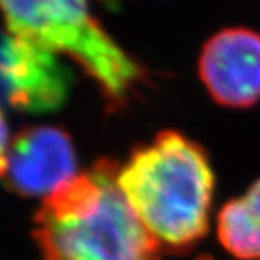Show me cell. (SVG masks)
<instances>
[{"label": "cell", "instance_id": "obj_1", "mask_svg": "<svg viewBox=\"0 0 260 260\" xmlns=\"http://www.w3.org/2000/svg\"><path fill=\"white\" fill-rule=\"evenodd\" d=\"M118 171L99 160L46 196L33 231L44 260H158L160 243L122 194Z\"/></svg>", "mask_w": 260, "mask_h": 260}, {"label": "cell", "instance_id": "obj_2", "mask_svg": "<svg viewBox=\"0 0 260 260\" xmlns=\"http://www.w3.org/2000/svg\"><path fill=\"white\" fill-rule=\"evenodd\" d=\"M118 185L160 246L187 251L206 237L215 174L196 141L174 130L160 132L119 168Z\"/></svg>", "mask_w": 260, "mask_h": 260}, {"label": "cell", "instance_id": "obj_3", "mask_svg": "<svg viewBox=\"0 0 260 260\" xmlns=\"http://www.w3.org/2000/svg\"><path fill=\"white\" fill-rule=\"evenodd\" d=\"M11 36L71 57L122 107L144 79L143 68L119 47L89 11L88 0H0Z\"/></svg>", "mask_w": 260, "mask_h": 260}, {"label": "cell", "instance_id": "obj_4", "mask_svg": "<svg viewBox=\"0 0 260 260\" xmlns=\"http://www.w3.org/2000/svg\"><path fill=\"white\" fill-rule=\"evenodd\" d=\"M199 77L212 99L229 108L260 101V33L248 27L216 31L204 44Z\"/></svg>", "mask_w": 260, "mask_h": 260}, {"label": "cell", "instance_id": "obj_5", "mask_svg": "<svg viewBox=\"0 0 260 260\" xmlns=\"http://www.w3.org/2000/svg\"><path fill=\"white\" fill-rule=\"evenodd\" d=\"M71 85V71L53 52L11 35L0 46V86L11 107L53 111L66 102Z\"/></svg>", "mask_w": 260, "mask_h": 260}, {"label": "cell", "instance_id": "obj_6", "mask_svg": "<svg viewBox=\"0 0 260 260\" xmlns=\"http://www.w3.org/2000/svg\"><path fill=\"white\" fill-rule=\"evenodd\" d=\"M76 166L74 144L64 130L28 127L8 146L4 177L8 188L22 196H49L76 176Z\"/></svg>", "mask_w": 260, "mask_h": 260}, {"label": "cell", "instance_id": "obj_7", "mask_svg": "<svg viewBox=\"0 0 260 260\" xmlns=\"http://www.w3.org/2000/svg\"><path fill=\"white\" fill-rule=\"evenodd\" d=\"M216 229L219 243L229 254L240 260H260V219L245 198L231 199L221 207Z\"/></svg>", "mask_w": 260, "mask_h": 260}, {"label": "cell", "instance_id": "obj_8", "mask_svg": "<svg viewBox=\"0 0 260 260\" xmlns=\"http://www.w3.org/2000/svg\"><path fill=\"white\" fill-rule=\"evenodd\" d=\"M243 198H245L246 204L249 206V209L252 210V213L260 219V179L255 180V182L251 185L249 190H248V193H246Z\"/></svg>", "mask_w": 260, "mask_h": 260}, {"label": "cell", "instance_id": "obj_9", "mask_svg": "<svg viewBox=\"0 0 260 260\" xmlns=\"http://www.w3.org/2000/svg\"><path fill=\"white\" fill-rule=\"evenodd\" d=\"M7 152H8V125L2 110H0V158L7 160Z\"/></svg>", "mask_w": 260, "mask_h": 260}, {"label": "cell", "instance_id": "obj_10", "mask_svg": "<svg viewBox=\"0 0 260 260\" xmlns=\"http://www.w3.org/2000/svg\"><path fill=\"white\" fill-rule=\"evenodd\" d=\"M196 260H216V258H213V257H210V255H201V257H198Z\"/></svg>", "mask_w": 260, "mask_h": 260}]
</instances>
